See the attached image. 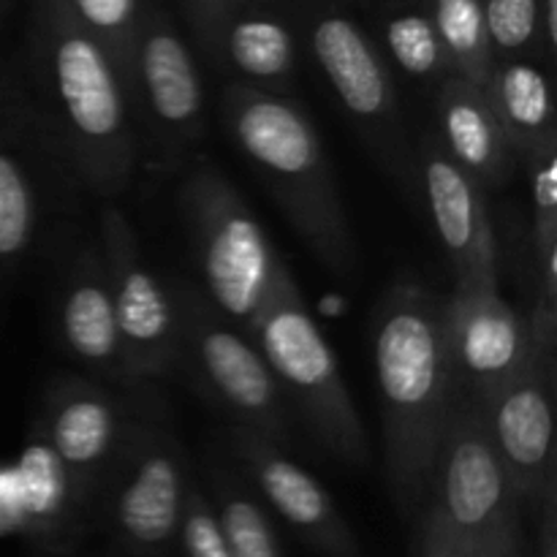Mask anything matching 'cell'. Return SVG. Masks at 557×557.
<instances>
[{
    "instance_id": "7a4b0ae2",
    "label": "cell",
    "mask_w": 557,
    "mask_h": 557,
    "mask_svg": "<svg viewBox=\"0 0 557 557\" xmlns=\"http://www.w3.org/2000/svg\"><path fill=\"white\" fill-rule=\"evenodd\" d=\"M384 473L392 500L413 528L462 389L446 341V297L417 281L392 283L373 315Z\"/></svg>"
},
{
    "instance_id": "44dd1931",
    "label": "cell",
    "mask_w": 557,
    "mask_h": 557,
    "mask_svg": "<svg viewBox=\"0 0 557 557\" xmlns=\"http://www.w3.org/2000/svg\"><path fill=\"white\" fill-rule=\"evenodd\" d=\"M495 114L509 136L517 161L536 147L557 141L553 85L539 58H495L484 82Z\"/></svg>"
},
{
    "instance_id": "7c38bea8",
    "label": "cell",
    "mask_w": 557,
    "mask_h": 557,
    "mask_svg": "<svg viewBox=\"0 0 557 557\" xmlns=\"http://www.w3.org/2000/svg\"><path fill=\"white\" fill-rule=\"evenodd\" d=\"M131 392L82 375H60L44 389L33 433L58 460L76 509L96 506L120 446L145 413Z\"/></svg>"
},
{
    "instance_id": "4dcf8cb0",
    "label": "cell",
    "mask_w": 557,
    "mask_h": 557,
    "mask_svg": "<svg viewBox=\"0 0 557 557\" xmlns=\"http://www.w3.org/2000/svg\"><path fill=\"white\" fill-rule=\"evenodd\" d=\"M539 20H542V41L547 60L557 52V0H539Z\"/></svg>"
},
{
    "instance_id": "836d02e7",
    "label": "cell",
    "mask_w": 557,
    "mask_h": 557,
    "mask_svg": "<svg viewBox=\"0 0 557 557\" xmlns=\"http://www.w3.org/2000/svg\"><path fill=\"white\" fill-rule=\"evenodd\" d=\"M107 557H125V555L120 553V549H114V547H112V549H109V553H107Z\"/></svg>"
},
{
    "instance_id": "8fae6325",
    "label": "cell",
    "mask_w": 557,
    "mask_h": 557,
    "mask_svg": "<svg viewBox=\"0 0 557 557\" xmlns=\"http://www.w3.org/2000/svg\"><path fill=\"white\" fill-rule=\"evenodd\" d=\"M305 38L326 85L373 156L400 180H413V147L403 125L392 65L379 44L351 16L330 5L310 11Z\"/></svg>"
},
{
    "instance_id": "f1b7e54d",
    "label": "cell",
    "mask_w": 557,
    "mask_h": 557,
    "mask_svg": "<svg viewBox=\"0 0 557 557\" xmlns=\"http://www.w3.org/2000/svg\"><path fill=\"white\" fill-rule=\"evenodd\" d=\"M413 557H490L482 549H473L468 544L455 542L451 536H446L444 531H438L430 522L419 520L413 525Z\"/></svg>"
},
{
    "instance_id": "5b68a950",
    "label": "cell",
    "mask_w": 557,
    "mask_h": 557,
    "mask_svg": "<svg viewBox=\"0 0 557 557\" xmlns=\"http://www.w3.org/2000/svg\"><path fill=\"white\" fill-rule=\"evenodd\" d=\"M250 337L275 373L292 413H299L313 438L337 460L368 466V430L343 379L341 359L310 315L288 267L256 315Z\"/></svg>"
},
{
    "instance_id": "7402d4cb",
    "label": "cell",
    "mask_w": 557,
    "mask_h": 557,
    "mask_svg": "<svg viewBox=\"0 0 557 557\" xmlns=\"http://www.w3.org/2000/svg\"><path fill=\"white\" fill-rule=\"evenodd\" d=\"M201 484L232 557H283L270 509L237 468L210 462Z\"/></svg>"
},
{
    "instance_id": "277c9868",
    "label": "cell",
    "mask_w": 557,
    "mask_h": 557,
    "mask_svg": "<svg viewBox=\"0 0 557 557\" xmlns=\"http://www.w3.org/2000/svg\"><path fill=\"white\" fill-rule=\"evenodd\" d=\"M82 190L20 63L0 58V281L58 239Z\"/></svg>"
},
{
    "instance_id": "52a82bcc",
    "label": "cell",
    "mask_w": 557,
    "mask_h": 557,
    "mask_svg": "<svg viewBox=\"0 0 557 557\" xmlns=\"http://www.w3.org/2000/svg\"><path fill=\"white\" fill-rule=\"evenodd\" d=\"M419 520L490 557H528L522 500L490 441L482 408L466 395L441 441Z\"/></svg>"
},
{
    "instance_id": "e0dca14e",
    "label": "cell",
    "mask_w": 557,
    "mask_h": 557,
    "mask_svg": "<svg viewBox=\"0 0 557 557\" xmlns=\"http://www.w3.org/2000/svg\"><path fill=\"white\" fill-rule=\"evenodd\" d=\"M237 471L272 515L281 517L308 547L324 557H364L351 525L324 484L283 451L281 441L253 430H232Z\"/></svg>"
},
{
    "instance_id": "6da1fadb",
    "label": "cell",
    "mask_w": 557,
    "mask_h": 557,
    "mask_svg": "<svg viewBox=\"0 0 557 557\" xmlns=\"http://www.w3.org/2000/svg\"><path fill=\"white\" fill-rule=\"evenodd\" d=\"M22 79L82 188L117 196L139 161L123 69L69 0H30Z\"/></svg>"
},
{
    "instance_id": "ffe728a7",
    "label": "cell",
    "mask_w": 557,
    "mask_h": 557,
    "mask_svg": "<svg viewBox=\"0 0 557 557\" xmlns=\"http://www.w3.org/2000/svg\"><path fill=\"white\" fill-rule=\"evenodd\" d=\"M438 141L444 150L482 185L495 190L506 185L520 166L509 136L495 114L484 85L449 74L435 92Z\"/></svg>"
},
{
    "instance_id": "4fadbf2b",
    "label": "cell",
    "mask_w": 557,
    "mask_h": 557,
    "mask_svg": "<svg viewBox=\"0 0 557 557\" xmlns=\"http://www.w3.org/2000/svg\"><path fill=\"white\" fill-rule=\"evenodd\" d=\"M114 315L131 379L145 384L177 368V305L169 277L150 267L134 226L117 207H107L98 228Z\"/></svg>"
},
{
    "instance_id": "e575fe53",
    "label": "cell",
    "mask_w": 557,
    "mask_h": 557,
    "mask_svg": "<svg viewBox=\"0 0 557 557\" xmlns=\"http://www.w3.org/2000/svg\"><path fill=\"white\" fill-rule=\"evenodd\" d=\"M185 3H212V0H185Z\"/></svg>"
},
{
    "instance_id": "8992f818",
    "label": "cell",
    "mask_w": 557,
    "mask_h": 557,
    "mask_svg": "<svg viewBox=\"0 0 557 557\" xmlns=\"http://www.w3.org/2000/svg\"><path fill=\"white\" fill-rule=\"evenodd\" d=\"M180 212L194 245L205 297L248 332L286 264L239 190L210 163H196L180 185Z\"/></svg>"
},
{
    "instance_id": "603a6c76",
    "label": "cell",
    "mask_w": 557,
    "mask_h": 557,
    "mask_svg": "<svg viewBox=\"0 0 557 557\" xmlns=\"http://www.w3.org/2000/svg\"><path fill=\"white\" fill-rule=\"evenodd\" d=\"M428 11L449 54L451 71L462 79L484 85L495 65V49L490 41L482 3L479 0H430Z\"/></svg>"
},
{
    "instance_id": "30bf717a",
    "label": "cell",
    "mask_w": 557,
    "mask_h": 557,
    "mask_svg": "<svg viewBox=\"0 0 557 557\" xmlns=\"http://www.w3.org/2000/svg\"><path fill=\"white\" fill-rule=\"evenodd\" d=\"M123 76L136 139L145 131L150 166H183L205 136L207 96L188 41L158 3H141Z\"/></svg>"
},
{
    "instance_id": "ac0fdd59",
    "label": "cell",
    "mask_w": 557,
    "mask_h": 557,
    "mask_svg": "<svg viewBox=\"0 0 557 557\" xmlns=\"http://www.w3.org/2000/svg\"><path fill=\"white\" fill-rule=\"evenodd\" d=\"M476 406L522 506L536 509L544 493L557 484L555 364L533 357L517 379Z\"/></svg>"
},
{
    "instance_id": "2e32d148",
    "label": "cell",
    "mask_w": 557,
    "mask_h": 557,
    "mask_svg": "<svg viewBox=\"0 0 557 557\" xmlns=\"http://www.w3.org/2000/svg\"><path fill=\"white\" fill-rule=\"evenodd\" d=\"M185 9L196 41L228 82L277 96L292 92L297 36L277 11L261 0H212Z\"/></svg>"
},
{
    "instance_id": "cb8c5ba5",
    "label": "cell",
    "mask_w": 557,
    "mask_h": 557,
    "mask_svg": "<svg viewBox=\"0 0 557 557\" xmlns=\"http://www.w3.org/2000/svg\"><path fill=\"white\" fill-rule=\"evenodd\" d=\"M381 44H384V58L389 60V65L395 63L411 79L441 85L446 76L455 74L430 11H392L381 27Z\"/></svg>"
},
{
    "instance_id": "ba28073f",
    "label": "cell",
    "mask_w": 557,
    "mask_h": 557,
    "mask_svg": "<svg viewBox=\"0 0 557 557\" xmlns=\"http://www.w3.org/2000/svg\"><path fill=\"white\" fill-rule=\"evenodd\" d=\"M169 283L177 305V364L196 389L234 428L286 438L292 408L253 337L232 324L196 283L183 277H169Z\"/></svg>"
},
{
    "instance_id": "83f0119b",
    "label": "cell",
    "mask_w": 557,
    "mask_h": 557,
    "mask_svg": "<svg viewBox=\"0 0 557 557\" xmlns=\"http://www.w3.org/2000/svg\"><path fill=\"white\" fill-rule=\"evenodd\" d=\"M177 557H232L199 476L190 479L188 500L180 522Z\"/></svg>"
},
{
    "instance_id": "4316f807",
    "label": "cell",
    "mask_w": 557,
    "mask_h": 557,
    "mask_svg": "<svg viewBox=\"0 0 557 557\" xmlns=\"http://www.w3.org/2000/svg\"><path fill=\"white\" fill-rule=\"evenodd\" d=\"M69 5L123 69L141 14V0H69Z\"/></svg>"
},
{
    "instance_id": "5bb4252c",
    "label": "cell",
    "mask_w": 557,
    "mask_h": 557,
    "mask_svg": "<svg viewBox=\"0 0 557 557\" xmlns=\"http://www.w3.org/2000/svg\"><path fill=\"white\" fill-rule=\"evenodd\" d=\"M419 185L455 286H500V248L484 188L428 134L413 147Z\"/></svg>"
},
{
    "instance_id": "f546056e",
    "label": "cell",
    "mask_w": 557,
    "mask_h": 557,
    "mask_svg": "<svg viewBox=\"0 0 557 557\" xmlns=\"http://www.w3.org/2000/svg\"><path fill=\"white\" fill-rule=\"evenodd\" d=\"M539 511V539L536 557H557V484L544 493L536 504Z\"/></svg>"
},
{
    "instance_id": "9a60e30c",
    "label": "cell",
    "mask_w": 557,
    "mask_h": 557,
    "mask_svg": "<svg viewBox=\"0 0 557 557\" xmlns=\"http://www.w3.org/2000/svg\"><path fill=\"white\" fill-rule=\"evenodd\" d=\"M446 341L462 395L484 403L533 362L528 319L500 286H455L446 297Z\"/></svg>"
},
{
    "instance_id": "484cf974",
    "label": "cell",
    "mask_w": 557,
    "mask_h": 557,
    "mask_svg": "<svg viewBox=\"0 0 557 557\" xmlns=\"http://www.w3.org/2000/svg\"><path fill=\"white\" fill-rule=\"evenodd\" d=\"M531 185L533 215V248H555L557 245V141L536 147L520 158Z\"/></svg>"
},
{
    "instance_id": "d6a6232c",
    "label": "cell",
    "mask_w": 557,
    "mask_h": 557,
    "mask_svg": "<svg viewBox=\"0 0 557 557\" xmlns=\"http://www.w3.org/2000/svg\"><path fill=\"white\" fill-rule=\"evenodd\" d=\"M9 9H11V0H0V25H3L5 16H9Z\"/></svg>"
},
{
    "instance_id": "d4e9b609",
    "label": "cell",
    "mask_w": 557,
    "mask_h": 557,
    "mask_svg": "<svg viewBox=\"0 0 557 557\" xmlns=\"http://www.w3.org/2000/svg\"><path fill=\"white\" fill-rule=\"evenodd\" d=\"M495 58H547L539 0H479Z\"/></svg>"
},
{
    "instance_id": "3957f363",
    "label": "cell",
    "mask_w": 557,
    "mask_h": 557,
    "mask_svg": "<svg viewBox=\"0 0 557 557\" xmlns=\"http://www.w3.org/2000/svg\"><path fill=\"white\" fill-rule=\"evenodd\" d=\"M221 123L248 166L270 188L315 259L335 275L359 267L357 239L313 120L288 96L228 82Z\"/></svg>"
},
{
    "instance_id": "9c48e42d",
    "label": "cell",
    "mask_w": 557,
    "mask_h": 557,
    "mask_svg": "<svg viewBox=\"0 0 557 557\" xmlns=\"http://www.w3.org/2000/svg\"><path fill=\"white\" fill-rule=\"evenodd\" d=\"M188 457L169 428L141 413L98 493V522L125 557H177L190 490Z\"/></svg>"
},
{
    "instance_id": "1f68e13d",
    "label": "cell",
    "mask_w": 557,
    "mask_h": 557,
    "mask_svg": "<svg viewBox=\"0 0 557 557\" xmlns=\"http://www.w3.org/2000/svg\"><path fill=\"white\" fill-rule=\"evenodd\" d=\"M44 557H79V555L71 553V549H65V547H47Z\"/></svg>"
},
{
    "instance_id": "d6986e66",
    "label": "cell",
    "mask_w": 557,
    "mask_h": 557,
    "mask_svg": "<svg viewBox=\"0 0 557 557\" xmlns=\"http://www.w3.org/2000/svg\"><path fill=\"white\" fill-rule=\"evenodd\" d=\"M54 330L60 348L98 381L120 389L141 386L131 379L125 362L107 261L98 239L79 245L65 259L54 297Z\"/></svg>"
}]
</instances>
